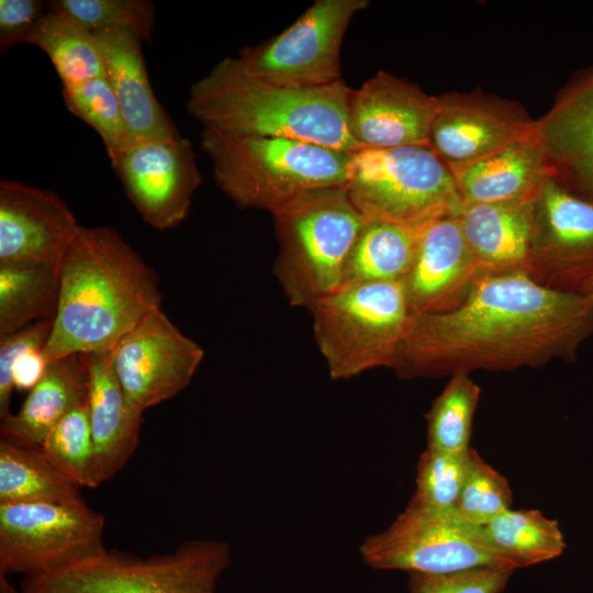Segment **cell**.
<instances>
[{"instance_id": "obj_1", "label": "cell", "mask_w": 593, "mask_h": 593, "mask_svg": "<svg viewBox=\"0 0 593 593\" xmlns=\"http://www.w3.org/2000/svg\"><path fill=\"white\" fill-rule=\"evenodd\" d=\"M593 335V295L524 270L483 272L444 313L411 314L393 369L401 378L512 371L572 361Z\"/></svg>"}, {"instance_id": "obj_2", "label": "cell", "mask_w": 593, "mask_h": 593, "mask_svg": "<svg viewBox=\"0 0 593 593\" xmlns=\"http://www.w3.org/2000/svg\"><path fill=\"white\" fill-rule=\"evenodd\" d=\"M161 301L157 275L114 228L80 226L59 265L44 357L109 353Z\"/></svg>"}, {"instance_id": "obj_3", "label": "cell", "mask_w": 593, "mask_h": 593, "mask_svg": "<svg viewBox=\"0 0 593 593\" xmlns=\"http://www.w3.org/2000/svg\"><path fill=\"white\" fill-rule=\"evenodd\" d=\"M344 80L317 88L251 77L236 57L215 64L189 89L188 112L203 128L233 136L291 138L346 153L359 149L347 126Z\"/></svg>"}, {"instance_id": "obj_4", "label": "cell", "mask_w": 593, "mask_h": 593, "mask_svg": "<svg viewBox=\"0 0 593 593\" xmlns=\"http://www.w3.org/2000/svg\"><path fill=\"white\" fill-rule=\"evenodd\" d=\"M220 190L240 209L275 214L303 193L345 187L350 154L291 138L233 136L203 128Z\"/></svg>"}, {"instance_id": "obj_5", "label": "cell", "mask_w": 593, "mask_h": 593, "mask_svg": "<svg viewBox=\"0 0 593 593\" xmlns=\"http://www.w3.org/2000/svg\"><path fill=\"white\" fill-rule=\"evenodd\" d=\"M279 254L275 273L292 305L311 309L339 289L366 217L346 187L307 191L273 214Z\"/></svg>"}, {"instance_id": "obj_6", "label": "cell", "mask_w": 593, "mask_h": 593, "mask_svg": "<svg viewBox=\"0 0 593 593\" xmlns=\"http://www.w3.org/2000/svg\"><path fill=\"white\" fill-rule=\"evenodd\" d=\"M230 564L224 541L194 539L139 558L105 547L59 569L24 577L18 593H215Z\"/></svg>"}, {"instance_id": "obj_7", "label": "cell", "mask_w": 593, "mask_h": 593, "mask_svg": "<svg viewBox=\"0 0 593 593\" xmlns=\"http://www.w3.org/2000/svg\"><path fill=\"white\" fill-rule=\"evenodd\" d=\"M310 310L334 380L393 368L411 317L404 280L345 284Z\"/></svg>"}, {"instance_id": "obj_8", "label": "cell", "mask_w": 593, "mask_h": 593, "mask_svg": "<svg viewBox=\"0 0 593 593\" xmlns=\"http://www.w3.org/2000/svg\"><path fill=\"white\" fill-rule=\"evenodd\" d=\"M345 187L366 219L414 228L463 208L447 164L429 146L359 148Z\"/></svg>"}, {"instance_id": "obj_9", "label": "cell", "mask_w": 593, "mask_h": 593, "mask_svg": "<svg viewBox=\"0 0 593 593\" xmlns=\"http://www.w3.org/2000/svg\"><path fill=\"white\" fill-rule=\"evenodd\" d=\"M373 569L444 574L484 568H513L485 540L481 528L456 511L437 512L407 504L383 532L360 545Z\"/></svg>"}, {"instance_id": "obj_10", "label": "cell", "mask_w": 593, "mask_h": 593, "mask_svg": "<svg viewBox=\"0 0 593 593\" xmlns=\"http://www.w3.org/2000/svg\"><path fill=\"white\" fill-rule=\"evenodd\" d=\"M367 0H316L279 35L246 46L236 57L247 75L269 82L317 88L342 81L340 47Z\"/></svg>"}, {"instance_id": "obj_11", "label": "cell", "mask_w": 593, "mask_h": 593, "mask_svg": "<svg viewBox=\"0 0 593 593\" xmlns=\"http://www.w3.org/2000/svg\"><path fill=\"white\" fill-rule=\"evenodd\" d=\"M104 517L87 503H0L1 589L9 574H41L103 549Z\"/></svg>"}, {"instance_id": "obj_12", "label": "cell", "mask_w": 593, "mask_h": 593, "mask_svg": "<svg viewBox=\"0 0 593 593\" xmlns=\"http://www.w3.org/2000/svg\"><path fill=\"white\" fill-rule=\"evenodd\" d=\"M110 163L126 197L148 225L166 231L188 216L202 181L188 138L179 135L135 143Z\"/></svg>"}, {"instance_id": "obj_13", "label": "cell", "mask_w": 593, "mask_h": 593, "mask_svg": "<svg viewBox=\"0 0 593 593\" xmlns=\"http://www.w3.org/2000/svg\"><path fill=\"white\" fill-rule=\"evenodd\" d=\"M534 277L581 292L593 276V199L546 175L534 194Z\"/></svg>"}, {"instance_id": "obj_14", "label": "cell", "mask_w": 593, "mask_h": 593, "mask_svg": "<svg viewBox=\"0 0 593 593\" xmlns=\"http://www.w3.org/2000/svg\"><path fill=\"white\" fill-rule=\"evenodd\" d=\"M110 355L128 399L145 411L182 391L204 351L159 309L126 334Z\"/></svg>"}, {"instance_id": "obj_15", "label": "cell", "mask_w": 593, "mask_h": 593, "mask_svg": "<svg viewBox=\"0 0 593 593\" xmlns=\"http://www.w3.org/2000/svg\"><path fill=\"white\" fill-rule=\"evenodd\" d=\"M537 120L516 103L480 91L438 96L429 147L447 164H468L536 131Z\"/></svg>"}, {"instance_id": "obj_16", "label": "cell", "mask_w": 593, "mask_h": 593, "mask_svg": "<svg viewBox=\"0 0 593 593\" xmlns=\"http://www.w3.org/2000/svg\"><path fill=\"white\" fill-rule=\"evenodd\" d=\"M438 97L378 71L348 99L347 126L359 148L429 146Z\"/></svg>"}, {"instance_id": "obj_17", "label": "cell", "mask_w": 593, "mask_h": 593, "mask_svg": "<svg viewBox=\"0 0 593 593\" xmlns=\"http://www.w3.org/2000/svg\"><path fill=\"white\" fill-rule=\"evenodd\" d=\"M80 225L53 191L16 180L0 182V265L59 268Z\"/></svg>"}, {"instance_id": "obj_18", "label": "cell", "mask_w": 593, "mask_h": 593, "mask_svg": "<svg viewBox=\"0 0 593 593\" xmlns=\"http://www.w3.org/2000/svg\"><path fill=\"white\" fill-rule=\"evenodd\" d=\"M480 273L458 214L434 220L423 227L415 260L404 279L411 314L455 309Z\"/></svg>"}, {"instance_id": "obj_19", "label": "cell", "mask_w": 593, "mask_h": 593, "mask_svg": "<svg viewBox=\"0 0 593 593\" xmlns=\"http://www.w3.org/2000/svg\"><path fill=\"white\" fill-rule=\"evenodd\" d=\"M94 445L93 488L114 477L137 448L144 411L128 399L109 353L83 355Z\"/></svg>"}, {"instance_id": "obj_20", "label": "cell", "mask_w": 593, "mask_h": 593, "mask_svg": "<svg viewBox=\"0 0 593 593\" xmlns=\"http://www.w3.org/2000/svg\"><path fill=\"white\" fill-rule=\"evenodd\" d=\"M537 135L550 174L593 199V69L537 120Z\"/></svg>"}, {"instance_id": "obj_21", "label": "cell", "mask_w": 593, "mask_h": 593, "mask_svg": "<svg viewBox=\"0 0 593 593\" xmlns=\"http://www.w3.org/2000/svg\"><path fill=\"white\" fill-rule=\"evenodd\" d=\"M105 77L122 109L128 145L180 135L152 88L142 41L127 31L93 32ZM126 146V147H127Z\"/></svg>"}, {"instance_id": "obj_22", "label": "cell", "mask_w": 593, "mask_h": 593, "mask_svg": "<svg viewBox=\"0 0 593 593\" xmlns=\"http://www.w3.org/2000/svg\"><path fill=\"white\" fill-rule=\"evenodd\" d=\"M534 194L462 208V234L481 273L524 270L534 276Z\"/></svg>"}, {"instance_id": "obj_23", "label": "cell", "mask_w": 593, "mask_h": 593, "mask_svg": "<svg viewBox=\"0 0 593 593\" xmlns=\"http://www.w3.org/2000/svg\"><path fill=\"white\" fill-rule=\"evenodd\" d=\"M465 205L496 203L532 195L550 172L536 131L491 155L447 165Z\"/></svg>"}, {"instance_id": "obj_24", "label": "cell", "mask_w": 593, "mask_h": 593, "mask_svg": "<svg viewBox=\"0 0 593 593\" xmlns=\"http://www.w3.org/2000/svg\"><path fill=\"white\" fill-rule=\"evenodd\" d=\"M87 391L88 371L83 355L49 361L20 410L1 419V438L41 447L51 430L87 400Z\"/></svg>"}, {"instance_id": "obj_25", "label": "cell", "mask_w": 593, "mask_h": 593, "mask_svg": "<svg viewBox=\"0 0 593 593\" xmlns=\"http://www.w3.org/2000/svg\"><path fill=\"white\" fill-rule=\"evenodd\" d=\"M80 486L64 477L41 447L0 438V503L82 505Z\"/></svg>"}, {"instance_id": "obj_26", "label": "cell", "mask_w": 593, "mask_h": 593, "mask_svg": "<svg viewBox=\"0 0 593 593\" xmlns=\"http://www.w3.org/2000/svg\"><path fill=\"white\" fill-rule=\"evenodd\" d=\"M423 227L366 219L347 258L342 286L404 280L415 260Z\"/></svg>"}, {"instance_id": "obj_27", "label": "cell", "mask_w": 593, "mask_h": 593, "mask_svg": "<svg viewBox=\"0 0 593 593\" xmlns=\"http://www.w3.org/2000/svg\"><path fill=\"white\" fill-rule=\"evenodd\" d=\"M27 43L48 56L63 87L105 77L94 34L56 8L47 4Z\"/></svg>"}, {"instance_id": "obj_28", "label": "cell", "mask_w": 593, "mask_h": 593, "mask_svg": "<svg viewBox=\"0 0 593 593\" xmlns=\"http://www.w3.org/2000/svg\"><path fill=\"white\" fill-rule=\"evenodd\" d=\"M488 544L516 569L559 557L566 541L559 524L537 510H506L480 527Z\"/></svg>"}, {"instance_id": "obj_29", "label": "cell", "mask_w": 593, "mask_h": 593, "mask_svg": "<svg viewBox=\"0 0 593 593\" xmlns=\"http://www.w3.org/2000/svg\"><path fill=\"white\" fill-rule=\"evenodd\" d=\"M58 298L59 268L0 265V336L55 317Z\"/></svg>"}, {"instance_id": "obj_30", "label": "cell", "mask_w": 593, "mask_h": 593, "mask_svg": "<svg viewBox=\"0 0 593 593\" xmlns=\"http://www.w3.org/2000/svg\"><path fill=\"white\" fill-rule=\"evenodd\" d=\"M480 394L479 385L469 374L450 377L426 414L428 448L465 452L471 447L472 424Z\"/></svg>"}, {"instance_id": "obj_31", "label": "cell", "mask_w": 593, "mask_h": 593, "mask_svg": "<svg viewBox=\"0 0 593 593\" xmlns=\"http://www.w3.org/2000/svg\"><path fill=\"white\" fill-rule=\"evenodd\" d=\"M67 109L101 137L112 160L128 143V132L116 96L107 77L63 87Z\"/></svg>"}, {"instance_id": "obj_32", "label": "cell", "mask_w": 593, "mask_h": 593, "mask_svg": "<svg viewBox=\"0 0 593 593\" xmlns=\"http://www.w3.org/2000/svg\"><path fill=\"white\" fill-rule=\"evenodd\" d=\"M41 448L64 477L80 488H93L94 445L87 400L51 430Z\"/></svg>"}, {"instance_id": "obj_33", "label": "cell", "mask_w": 593, "mask_h": 593, "mask_svg": "<svg viewBox=\"0 0 593 593\" xmlns=\"http://www.w3.org/2000/svg\"><path fill=\"white\" fill-rule=\"evenodd\" d=\"M56 8L93 32L127 31L150 44L156 8L147 0H54Z\"/></svg>"}, {"instance_id": "obj_34", "label": "cell", "mask_w": 593, "mask_h": 593, "mask_svg": "<svg viewBox=\"0 0 593 593\" xmlns=\"http://www.w3.org/2000/svg\"><path fill=\"white\" fill-rule=\"evenodd\" d=\"M468 450L446 452L426 447L417 461L416 486L409 504L437 512L456 511L467 471Z\"/></svg>"}, {"instance_id": "obj_35", "label": "cell", "mask_w": 593, "mask_h": 593, "mask_svg": "<svg viewBox=\"0 0 593 593\" xmlns=\"http://www.w3.org/2000/svg\"><path fill=\"white\" fill-rule=\"evenodd\" d=\"M512 503L508 481L470 447L467 471L456 505L457 514L466 522L481 527L511 508Z\"/></svg>"}, {"instance_id": "obj_36", "label": "cell", "mask_w": 593, "mask_h": 593, "mask_svg": "<svg viewBox=\"0 0 593 593\" xmlns=\"http://www.w3.org/2000/svg\"><path fill=\"white\" fill-rule=\"evenodd\" d=\"M513 568H484L454 573H409L410 593H501Z\"/></svg>"}, {"instance_id": "obj_37", "label": "cell", "mask_w": 593, "mask_h": 593, "mask_svg": "<svg viewBox=\"0 0 593 593\" xmlns=\"http://www.w3.org/2000/svg\"><path fill=\"white\" fill-rule=\"evenodd\" d=\"M54 317L32 323L14 333L0 336V421L11 414L10 400L14 389L12 367L25 350L44 348Z\"/></svg>"}, {"instance_id": "obj_38", "label": "cell", "mask_w": 593, "mask_h": 593, "mask_svg": "<svg viewBox=\"0 0 593 593\" xmlns=\"http://www.w3.org/2000/svg\"><path fill=\"white\" fill-rule=\"evenodd\" d=\"M47 11V2L38 0H0V49L27 43Z\"/></svg>"}, {"instance_id": "obj_39", "label": "cell", "mask_w": 593, "mask_h": 593, "mask_svg": "<svg viewBox=\"0 0 593 593\" xmlns=\"http://www.w3.org/2000/svg\"><path fill=\"white\" fill-rule=\"evenodd\" d=\"M47 363L43 348H33L20 354L12 367L14 389L29 391L33 389L42 379Z\"/></svg>"}, {"instance_id": "obj_40", "label": "cell", "mask_w": 593, "mask_h": 593, "mask_svg": "<svg viewBox=\"0 0 593 593\" xmlns=\"http://www.w3.org/2000/svg\"><path fill=\"white\" fill-rule=\"evenodd\" d=\"M581 292L593 295V276L584 283Z\"/></svg>"}]
</instances>
